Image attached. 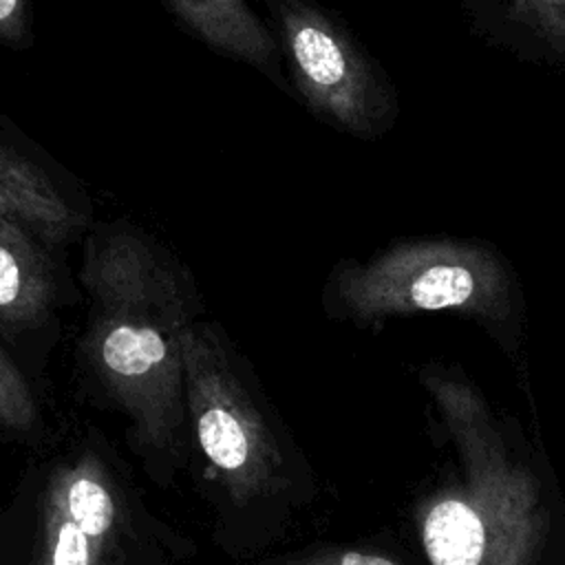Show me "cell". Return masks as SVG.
Here are the masks:
<instances>
[{
  "label": "cell",
  "mask_w": 565,
  "mask_h": 565,
  "mask_svg": "<svg viewBox=\"0 0 565 565\" xmlns=\"http://www.w3.org/2000/svg\"><path fill=\"white\" fill-rule=\"evenodd\" d=\"M433 459L406 503L424 565H565V490L539 435L459 366L417 371Z\"/></svg>",
  "instance_id": "6da1fadb"
},
{
  "label": "cell",
  "mask_w": 565,
  "mask_h": 565,
  "mask_svg": "<svg viewBox=\"0 0 565 565\" xmlns=\"http://www.w3.org/2000/svg\"><path fill=\"white\" fill-rule=\"evenodd\" d=\"M88 298L77 364L124 417L146 477L174 488L190 466L183 338L203 302L190 269L130 221H95L82 238Z\"/></svg>",
  "instance_id": "7a4b0ae2"
},
{
  "label": "cell",
  "mask_w": 565,
  "mask_h": 565,
  "mask_svg": "<svg viewBox=\"0 0 565 565\" xmlns=\"http://www.w3.org/2000/svg\"><path fill=\"white\" fill-rule=\"evenodd\" d=\"M190 466L210 508L212 543L245 563L271 552L318 499V479L223 324L183 338Z\"/></svg>",
  "instance_id": "3957f363"
},
{
  "label": "cell",
  "mask_w": 565,
  "mask_h": 565,
  "mask_svg": "<svg viewBox=\"0 0 565 565\" xmlns=\"http://www.w3.org/2000/svg\"><path fill=\"white\" fill-rule=\"evenodd\" d=\"M196 543L146 499L93 422L35 446L0 508V565H188Z\"/></svg>",
  "instance_id": "277c9868"
},
{
  "label": "cell",
  "mask_w": 565,
  "mask_h": 565,
  "mask_svg": "<svg viewBox=\"0 0 565 565\" xmlns=\"http://www.w3.org/2000/svg\"><path fill=\"white\" fill-rule=\"evenodd\" d=\"M324 307L360 327L417 311H455L486 327L508 355L519 351L514 276L494 252L472 243H399L369 263L342 260L324 287Z\"/></svg>",
  "instance_id": "5b68a950"
},
{
  "label": "cell",
  "mask_w": 565,
  "mask_h": 565,
  "mask_svg": "<svg viewBox=\"0 0 565 565\" xmlns=\"http://www.w3.org/2000/svg\"><path fill=\"white\" fill-rule=\"evenodd\" d=\"M289 84L305 106L362 139L377 137L395 115V97L377 64L316 0H263Z\"/></svg>",
  "instance_id": "8992f818"
},
{
  "label": "cell",
  "mask_w": 565,
  "mask_h": 565,
  "mask_svg": "<svg viewBox=\"0 0 565 565\" xmlns=\"http://www.w3.org/2000/svg\"><path fill=\"white\" fill-rule=\"evenodd\" d=\"M64 249L0 216V340L40 369L60 333V309L75 291Z\"/></svg>",
  "instance_id": "52a82bcc"
},
{
  "label": "cell",
  "mask_w": 565,
  "mask_h": 565,
  "mask_svg": "<svg viewBox=\"0 0 565 565\" xmlns=\"http://www.w3.org/2000/svg\"><path fill=\"white\" fill-rule=\"evenodd\" d=\"M0 216L18 221L51 245L82 241L93 218L84 188L0 115Z\"/></svg>",
  "instance_id": "ba28073f"
},
{
  "label": "cell",
  "mask_w": 565,
  "mask_h": 565,
  "mask_svg": "<svg viewBox=\"0 0 565 565\" xmlns=\"http://www.w3.org/2000/svg\"><path fill=\"white\" fill-rule=\"evenodd\" d=\"M163 4L207 49L256 68L282 93L294 95L282 73L278 42L247 0H163Z\"/></svg>",
  "instance_id": "9c48e42d"
},
{
  "label": "cell",
  "mask_w": 565,
  "mask_h": 565,
  "mask_svg": "<svg viewBox=\"0 0 565 565\" xmlns=\"http://www.w3.org/2000/svg\"><path fill=\"white\" fill-rule=\"evenodd\" d=\"M0 433L40 446L51 433L46 428L35 388L20 360L0 340Z\"/></svg>",
  "instance_id": "30bf717a"
},
{
  "label": "cell",
  "mask_w": 565,
  "mask_h": 565,
  "mask_svg": "<svg viewBox=\"0 0 565 565\" xmlns=\"http://www.w3.org/2000/svg\"><path fill=\"white\" fill-rule=\"evenodd\" d=\"M238 565H415L404 550L391 541H355V543H311L298 550L269 552L265 556Z\"/></svg>",
  "instance_id": "8fae6325"
},
{
  "label": "cell",
  "mask_w": 565,
  "mask_h": 565,
  "mask_svg": "<svg viewBox=\"0 0 565 565\" xmlns=\"http://www.w3.org/2000/svg\"><path fill=\"white\" fill-rule=\"evenodd\" d=\"M512 13L565 53V0H512Z\"/></svg>",
  "instance_id": "7c38bea8"
},
{
  "label": "cell",
  "mask_w": 565,
  "mask_h": 565,
  "mask_svg": "<svg viewBox=\"0 0 565 565\" xmlns=\"http://www.w3.org/2000/svg\"><path fill=\"white\" fill-rule=\"evenodd\" d=\"M33 42L31 0H0V44L26 49Z\"/></svg>",
  "instance_id": "4fadbf2b"
},
{
  "label": "cell",
  "mask_w": 565,
  "mask_h": 565,
  "mask_svg": "<svg viewBox=\"0 0 565 565\" xmlns=\"http://www.w3.org/2000/svg\"><path fill=\"white\" fill-rule=\"evenodd\" d=\"M0 508H2V499H0Z\"/></svg>",
  "instance_id": "5bb4252c"
}]
</instances>
